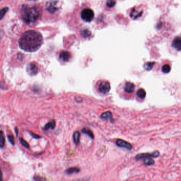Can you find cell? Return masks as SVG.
Wrapping results in <instances>:
<instances>
[{"instance_id":"6da1fadb","label":"cell","mask_w":181,"mask_h":181,"mask_svg":"<svg viewBox=\"0 0 181 181\" xmlns=\"http://www.w3.org/2000/svg\"><path fill=\"white\" fill-rule=\"evenodd\" d=\"M41 34L35 30H28L22 34L19 41V46L22 50L28 52L37 51L43 44Z\"/></svg>"},{"instance_id":"7a4b0ae2","label":"cell","mask_w":181,"mask_h":181,"mask_svg":"<svg viewBox=\"0 0 181 181\" xmlns=\"http://www.w3.org/2000/svg\"><path fill=\"white\" fill-rule=\"evenodd\" d=\"M40 12L36 7H30L23 5L21 8V18L27 24L34 23L38 19Z\"/></svg>"},{"instance_id":"3957f363","label":"cell","mask_w":181,"mask_h":181,"mask_svg":"<svg viewBox=\"0 0 181 181\" xmlns=\"http://www.w3.org/2000/svg\"><path fill=\"white\" fill-rule=\"evenodd\" d=\"M81 17L82 20H83L85 21H92L94 18V13L90 9H85L81 12Z\"/></svg>"},{"instance_id":"277c9868","label":"cell","mask_w":181,"mask_h":181,"mask_svg":"<svg viewBox=\"0 0 181 181\" xmlns=\"http://www.w3.org/2000/svg\"><path fill=\"white\" fill-rule=\"evenodd\" d=\"M58 1L51 0L46 3V8L47 10L51 13H54L58 10Z\"/></svg>"},{"instance_id":"5b68a950","label":"cell","mask_w":181,"mask_h":181,"mask_svg":"<svg viewBox=\"0 0 181 181\" xmlns=\"http://www.w3.org/2000/svg\"><path fill=\"white\" fill-rule=\"evenodd\" d=\"M111 90V85L108 81H103L99 83L98 86V90L103 94L108 93Z\"/></svg>"},{"instance_id":"8992f818","label":"cell","mask_w":181,"mask_h":181,"mask_svg":"<svg viewBox=\"0 0 181 181\" xmlns=\"http://www.w3.org/2000/svg\"><path fill=\"white\" fill-rule=\"evenodd\" d=\"M38 69L35 64L33 63H29L27 66V71L28 74L31 75H36L38 73Z\"/></svg>"},{"instance_id":"52a82bcc","label":"cell","mask_w":181,"mask_h":181,"mask_svg":"<svg viewBox=\"0 0 181 181\" xmlns=\"http://www.w3.org/2000/svg\"><path fill=\"white\" fill-rule=\"evenodd\" d=\"M116 144L118 147L122 148H125L128 150H130L132 148V146L130 143L126 142L124 140L122 139H117L116 140Z\"/></svg>"},{"instance_id":"ba28073f","label":"cell","mask_w":181,"mask_h":181,"mask_svg":"<svg viewBox=\"0 0 181 181\" xmlns=\"http://www.w3.org/2000/svg\"><path fill=\"white\" fill-rule=\"evenodd\" d=\"M143 11L140 10L138 8L134 7L131 12V18L133 19H137L141 17V16L143 15Z\"/></svg>"},{"instance_id":"9c48e42d","label":"cell","mask_w":181,"mask_h":181,"mask_svg":"<svg viewBox=\"0 0 181 181\" xmlns=\"http://www.w3.org/2000/svg\"><path fill=\"white\" fill-rule=\"evenodd\" d=\"M160 155V152L158 151H156L155 152H154L151 154H138L136 156V159L137 160H140L143 158L144 157H157Z\"/></svg>"},{"instance_id":"30bf717a","label":"cell","mask_w":181,"mask_h":181,"mask_svg":"<svg viewBox=\"0 0 181 181\" xmlns=\"http://www.w3.org/2000/svg\"><path fill=\"white\" fill-rule=\"evenodd\" d=\"M59 58L63 62H68L71 58V55L69 52L62 51L60 54Z\"/></svg>"},{"instance_id":"8fae6325","label":"cell","mask_w":181,"mask_h":181,"mask_svg":"<svg viewBox=\"0 0 181 181\" xmlns=\"http://www.w3.org/2000/svg\"><path fill=\"white\" fill-rule=\"evenodd\" d=\"M135 89V85L133 83L130 82H127L125 85L124 87V91L129 93L131 94L132 93Z\"/></svg>"},{"instance_id":"7c38bea8","label":"cell","mask_w":181,"mask_h":181,"mask_svg":"<svg viewBox=\"0 0 181 181\" xmlns=\"http://www.w3.org/2000/svg\"><path fill=\"white\" fill-rule=\"evenodd\" d=\"M172 46L177 51H181V37H177L172 43Z\"/></svg>"},{"instance_id":"4fadbf2b","label":"cell","mask_w":181,"mask_h":181,"mask_svg":"<svg viewBox=\"0 0 181 181\" xmlns=\"http://www.w3.org/2000/svg\"><path fill=\"white\" fill-rule=\"evenodd\" d=\"M113 117L112 116V113L110 111H107L105 112L104 113L102 114L100 116V118L104 120H112Z\"/></svg>"},{"instance_id":"5bb4252c","label":"cell","mask_w":181,"mask_h":181,"mask_svg":"<svg viewBox=\"0 0 181 181\" xmlns=\"http://www.w3.org/2000/svg\"><path fill=\"white\" fill-rule=\"evenodd\" d=\"M55 127V121L54 120H52L51 122H49V123L46 124L45 126H44V128H43V129L45 131H47L51 128L52 129H54Z\"/></svg>"},{"instance_id":"9a60e30c","label":"cell","mask_w":181,"mask_h":181,"mask_svg":"<svg viewBox=\"0 0 181 181\" xmlns=\"http://www.w3.org/2000/svg\"><path fill=\"white\" fill-rule=\"evenodd\" d=\"M137 95L140 99H144L146 96V92L143 89L140 88L137 91Z\"/></svg>"},{"instance_id":"2e32d148","label":"cell","mask_w":181,"mask_h":181,"mask_svg":"<svg viewBox=\"0 0 181 181\" xmlns=\"http://www.w3.org/2000/svg\"><path fill=\"white\" fill-rule=\"evenodd\" d=\"M80 171V169L77 167H71L66 170V173L68 174H74V173H78Z\"/></svg>"},{"instance_id":"e0dca14e","label":"cell","mask_w":181,"mask_h":181,"mask_svg":"<svg viewBox=\"0 0 181 181\" xmlns=\"http://www.w3.org/2000/svg\"><path fill=\"white\" fill-rule=\"evenodd\" d=\"M143 163L146 165H152L154 164V161L150 157H146L143 158Z\"/></svg>"},{"instance_id":"ac0fdd59","label":"cell","mask_w":181,"mask_h":181,"mask_svg":"<svg viewBox=\"0 0 181 181\" xmlns=\"http://www.w3.org/2000/svg\"><path fill=\"white\" fill-rule=\"evenodd\" d=\"M154 64H155L154 62H148L144 64V68H145V70L150 71V70H152Z\"/></svg>"},{"instance_id":"d6986e66","label":"cell","mask_w":181,"mask_h":181,"mask_svg":"<svg viewBox=\"0 0 181 181\" xmlns=\"http://www.w3.org/2000/svg\"><path fill=\"white\" fill-rule=\"evenodd\" d=\"M80 133L78 131H75L73 134V140L75 145H78L79 143V138H80Z\"/></svg>"},{"instance_id":"ffe728a7","label":"cell","mask_w":181,"mask_h":181,"mask_svg":"<svg viewBox=\"0 0 181 181\" xmlns=\"http://www.w3.org/2000/svg\"><path fill=\"white\" fill-rule=\"evenodd\" d=\"M82 132L83 133L86 134L87 135H88L90 138H92V139L94 138V134L92 133V131L89 130V129H86V128H84V129H82Z\"/></svg>"},{"instance_id":"44dd1931","label":"cell","mask_w":181,"mask_h":181,"mask_svg":"<svg viewBox=\"0 0 181 181\" xmlns=\"http://www.w3.org/2000/svg\"><path fill=\"white\" fill-rule=\"evenodd\" d=\"M5 145V138L3 135L2 131H1V137H0V147L1 148L4 147Z\"/></svg>"},{"instance_id":"7402d4cb","label":"cell","mask_w":181,"mask_h":181,"mask_svg":"<svg viewBox=\"0 0 181 181\" xmlns=\"http://www.w3.org/2000/svg\"><path fill=\"white\" fill-rule=\"evenodd\" d=\"M171 70V68L168 64H165L162 67V71L165 73H169Z\"/></svg>"},{"instance_id":"603a6c76","label":"cell","mask_w":181,"mask_h":181,"mask_svg":"<svg viewBox=\"0 0 181 181\" xmlns=\"http://www.w3.org/2000/svg\"><path fill=\"white\" fill-rule=\"evenodd\" d=\"M115 4H116L115 0H107L106 5L108 7H114Z\"/></svg>"},{"instance_id":"cb8c5ba5","label":"cell","mask_w":181,"mask_h":181,"mask_svg":"<svg viewBox=\"0 0 181 181\" xmlns=\"http://www.w3.org/2000/svg\"><path fill=\"white\" fill-rule=\"evenodd\" d=\"M81 34L83 37L87 38V37H88L90 36L91 33L88 30L86 29V30H83V31H82V32L81 33Z\"/></svg>"},{"instance_id":"d4e9b609","label":"cell","mask_w":181,"mask_h":181,"mask_svg":"<svg viewBox=\"0 0 181 181\" xmlns=\"http://www.w3.org/2000/svg\"><path fill=\"white\" fill-rule=\"evenodd\" d=\"M19 141L21 144L25 148H26L27 149H28L29 148V145L27 143V141H26L25 140L23 139V138H20Z\"/></svg>"},{"instance_id":"484cf974","label":"cell","mask_w":181,"mask_h":181,"mask_svg":"<svg viewBox=\"0 0 181 181\" xmlns=\"http://www.w3.org/2000/svg\"><path fill=\"white\" fill-rule=\"evenodd\" d=\"M7 139L9 140V141L10 142V143L12 145H15V139L13 136L12 135H7Z\"/></svg>"},{"instance_id":"4316f807","label":"cell","mask_w":181,"mask_h":181,"mask_svg":"<svg viewBox=\"0 0 181 181\" xmlns=\"http://www.w3.org/2000/svg\"><path fill=\"white\" fill-rule=\"evenodd\" d=\"M7 10H8V8L7 7H4V8H3L2 9L1 11V14H0V17H1V19H2L4 16L5 15V13L7 12Z\"/></svg>"},{"instance_id":"83f0119b","label":"cell","mask_w":181,"mask_h":181,"mask_svg":"<svg viewBox=\"0 0 181 181\" xmlns=\"http://www.w3.org/2000/svg\"><path fill=\"white\" fill-rule=\"evenodd\" d=\"M30 135H32V137H33V138H35V139H39V138H41L40 136H39V135H37L36 134H35V133H32V132H30Z\"/></svg>"},{"instance_id":"f1b7e54d","label":"cell","mask_w":181,"mask_h":181,"mask_svg":"<svg viewBox=\"0 0 181 181\" xmlns=\"http://www.w3.org/2000/svg\"><path fill=\"white\" fill-rule=\"evenodd\" d=\"M75 100H76V101H77V102H79V103H80L81 101H82V98H81L80 97L77 96V97H75Z\"/></svg>"},{"instance_id":"f546056e","label":"cell","mask_w":181,"mask_h":181,"mask_svg":"<svg viewBox=\"0 0 181 181\" xmlns=\"http://www.w3.org/2000/svg\"><path fill=\"white\" fill-rule=\"evenodd\" d=\"M40 177L39 176H37V177H34V179L35 180H46L45 179H43V178H41V179H40L39 178Z\"/></svg>"},{"instance_id":"4dcf8cb0","label":"cell","mask_w":181,"mask_h":181,"mask_svg":"<svg viewBox=\"0 0 181 181\" xmlns=\"http://www.w3.org/2000/svg\"><path fill=\"white\" fill-rule=\"evenodd\" d=\"M15 130H15V131H16V135H18V128H16V129H15Z\"/></svg>"}]
</instances>
